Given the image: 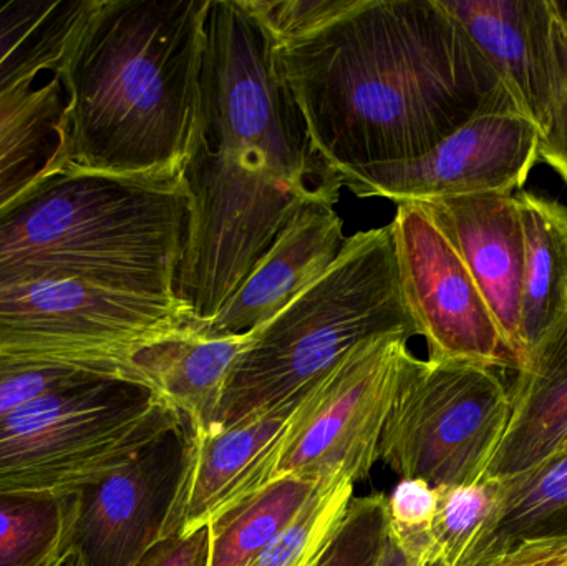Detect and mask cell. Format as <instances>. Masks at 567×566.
<instances>
[{"label":"cell","mask_w":567,"mask_h":566,"mask_svg":"<svg viewBox=\"0 0 567 566\" xmlns=\"http://www.w3.org/2000/svg\"><path fill=\"white\" fill-rule=\"evenodd\" d=\"M96 374H122L136 379L125 369L102 362L0 354V422L37 398Z\"/></svg>","instance_id":"obj_25"},{"label":"cell","mask_w":567,"mask_h":566,"mask_svg":"<svg viewBox=\"0 0 567 566\" xmlns=\"http://www.w3.org/2000/svg\"><path fill=\"white\" fill-rule=\"evenodd\" d=\"M212 0H93L53 75L66 166L182 183Z\"/></svg>","instance_id":"obj_3"},{"label":"cell","mask_w":567,"mask_h":566,"mask_svg":"<svg viewBox=\"0 0 567 566\" xmlns=\"http://www.w3.org/2000/svg\"><path fill=\"white\" fill-rule=\"evenodd\" d=\"M440 491L430 487L420 478H400L390 495H386L389 531L399 537H416L429 534L436 511Z\"/></svg>","instance_id":"obj_29"},{"label":"cell","mask_w":567,"mask_h":566,"mask_svg":"<svg viewBox=\"0 0 567 566\" xmlns=\"http://www.w3.org/2000/svg\"><path fill=\"white\" fill-rule=\"evenodd\" d=\"M410 338L389 335L357 346L300 402L284 442L278 477H369L415 356ZM276 477V478H278Z\"/></svg>","instance_id":"obj_9"},{"label":"cell","mask_w":567,"mask_h":566,"mask_svg":"<svg viewBox=\"0 0 567 566\" xmlns=\"http://www.w3.org/2000/svg\"><path fill=\"white\" fill-rule=\"evenodd\" d=\"M512 418L483 481H506L567 447V316L529 352L509 389Z\"/></svg>","instance_id":"obj_17"},{"label":"cell","mask_w":567,"mask_h":566,"mask_svg":"<svg viewBox=\"0 0 567 566\" xmlns=\"http://www.w3.org/2000/svg\"><path fill=\"white\" fill-rule=\"evenodd\" d=\"M193 321L178 299L73 279L0 286V354L102 362L138 379L133 358Z\"/></svg>","instance_id":"obj_8"},{"label":"cell","mask_w":567,"mask_h":566,"mask_svg":"<svg viewBox=\"0 0 567 566\" xmlns=\"http://www.w3.org/2000/svg\"><path fill=\"white\" fill-rule=\"evenodd\" d=\"M420 336L400 285L392 226L346 239L329 271L271 321L236 359L213 429L303 398L357 346Z\"/></svg>","instance_id":"obj_5"},{"label":"cell","mask_w":567,"mask_h":566,"mask_svg":"<svg viewBox=\"0 0 567 566\" xmlns=\"http://www.w3.org/2000/svg\"><path fill=\"white\" fill-rule=\"evenodd\" d=\"M183 415L145 382L96 374L0 422V495H65L102 481Z\"/></svg>","instance_id":"obj_6"},{"label":"cell","mask_w":567,"mask_h":566,"mask_svg":"<svg viewBox=\"0 0 567 566\" xmlns=\"http://www.w3.org/2000/svg\"><path fill=\"white\" fill-rule=\"evenodd\" d=\"M195 322V321H193ZM192 325L159 339L133 358L140 381L155 389L188 421L193 431H212L229 372L252 331L212 336Z\"/></svg>","instance_id":"obj_18"},{"label":"cell","mask_w":567,"mask_h":566,"mask_svg":"<svg viewBox=\"0 0 567 566\" xmlns=\"http://www.w3.org/2000/svg\"><path fill=\"white\" fill-rule=\"evenodd\" d=\"M355 482L346 472L327 475L289 527L246 566H317L339 534Z\"/></svg>","instance_id":"obj_24"},{"label":"cell","mask_w":567,"mask_h":566,"mask_svg":"<svg viewBox=\"0 0 567 566\" xmlns=\"http://www.w3.org/2000/svg\"><path fill=\"white\" fill-rule=\"evenodd\" d=\"M183 185L176 299L196 326L216 318L299 209L339 203L342 182L313 150L275 39L241 0L209 6Z\"/></svg>","instance_id":"obj_1"},{"label":"cell","mask_w":567,"mask_h":566,"mask_svg":"<svg viewBox=\"0 0 567 566\" xmlns=\"http://www.w3.org/2000/svg\"><path fill=\"white\" fill-rule=\"evenodd\" d=\"M93 0L0 2V99L40 73L59 70Z\"/></svg>","instance_id":"obj_21"},{"label":"cell","mask_w":567,"mask_h":566,"mask_svg":"<svg viewBox=\"0 0 567 566\" xmlns=\"http://www.w3.org/2000/svg\"><path fill=\"white\" fill-rule=\"evenodd\" d=\"M75 495H0V566H56L69 554Z\"/></svg>","instance_id":"obj_23"},{"label":"cell","mask_w":567,"mask_h":566,"mask_svg":"<svg viewBox=\"0 0 567 566\" xmlns=\"http://www.w3.org/2000/svg\"><path fill=\"white\" fill-rule=\"evenodd\" d=\"M509 418V389L495 369L416 358L386 421L380 461L440 492L480 484Z\"/></svg>","instance_id":"obj_7"},{"label":"cell","mask_w":567,"mask_h":566,"mask_svg":"<svg viewBox=\"0 0 567 566\" xmlns=\"http://www.w3.org/2000/svg\"><path fill=\"white\" fill-rule=\"evenodd\" d=\"M478 566H567V542H533Z\"/></svg>","instance_id":"obj_32"},{"label":"cell","mask_w":567,"mask_h":566,"mask_svg":"<svg viewBox=\"0 0 567 566\" xmlns=\"http://www.w3.org/2000/svg\"><path fill=\"white\" fill-rule=\"evenodd\" d=\"M56 566H80L79 560H76L75 555L69 550V554L60 560V564Z\"/></svg>","instance_id":"obj_34"},{"label":"cell","mask_w":567,"mask_h":566,"mask_svg":"<svg viewBox=\"0 0 567 566\" xmlns=\"http://www.w3.org/2000/svg\"><path fill=\"white\" fill-rule=\"evenodd\" d=\"M542 132L513 106L485 110L412 162L343 168V186L359 198L419 203L443 196L522 188L539 162Z\"/></svg>","instance_id":"obj_11"},{"label":"cell","mask_w":567,"mask_h":566,"mask_svg":"<svg viewBox=\"0 0 567 566\" xmlns=\"http://www.w3.org/2000/svg\"><path fill=\"white\" fill-rule=\"evenodd\" d=\"M212 531L198 528L185 537H166L153 545L135 566H209Z\"/></svg>","instance_id":"obj_31"},{"label":"cell","mask_w":567,"mask_h":566,"mask_svg":"<svg viewBox=\"0 0 567 566\" xmlns=\"http://www.w3.org/2000/svg\"><path fill=\"white\" fill-rule=\"evenodd\" d=\"M556 9L559 73L549 112V126L539 145V162L556 169L567 183V3L556 2Z\"/></svg>","instance_id":"obj_30"},{"label":"cell","mask_w":567,"mask_h":566,"mask_svg":"<svg viewBox=\"0 0 567 566\" xmlns=\"http://www.w3.org/2000/svg\"><path fill=\"white\" fill-rule=\"evenodd\" d=\"M495 505V484L480 482L440 492L430 537L446 566H458Z\"/></svg>","instance_id":"obj_26"},{"label":"cell","mask_w":567,"mask_h":566,"mask_svg":"<svg viewBox=\"0 0 567 566\" xmlns=\"http://www.w3.org/2000/svg\"><path fill=\"white\" fill-rule=\"evenodd\" d=\"M493 484L495 505L458 566L486 564L523 544L567 542V447Z\"/></svg>","instance_id":"obj_19"},{"label":"cell","mask_w":567,"mask_h":566,"mask_svg":"<svg viewBox=\"0 0 567 566\" xmlns=\"http://www.w3.org/2000/svg\"><path fill=\"white\" fill-rule=\"evenodd\" d=\"M182 183L65 168L0 209V286L73 279L176 299Z\"/></svg>","instance_id":"obj_4"},{"label":"cell","mask_w":567,"mask_h":566,"mask_svg":"<svg viewBox=\"0 0 567 566\" xmlns=\"http://www.w3.org/2000/svg\"><path fill=\"white\" fill-rule=\"evenodd\" d=\"M525 239L519 341L522 368L529 352L567 316V206L556 199L516 195Z\"/></svg>","instance_id":"obj_20"},{"label":"cell","mask_w":567,"mask_h":566,"mask_svg":"<svg viewBox=\"0 0 567 566\" xmlns=\"http://www.w3.org/2000/svg\"><path fill=\"white\" fill-rule=\"evenodd\" d=\"M276 45L302 39L355 7L357 0H241Z\"/></svg>","instance_id":"obj_27"},{"label":"cell","mask_w":567,"mask_h":566,"mask_svg":"<svg viewBox=\"0 0 567 566\" xmlns=\"http://www.w3.org/2000/svg\"><path fill=\"white\" fill-rule=\"evenodd\" d=\"M346 239L336 206H303L284 226L216 318L208 325L193 326L212 336L246 335L261 328L329 271Z\"/></svg>","instance_id":"obj_16"},{"label":"cell","mask_w":567,"mask_h":566,"mask_svg":"<svg viewBox=\"0 0 567 566\" xmlns=\"http://www.w3.org/2000/svg\"><path fill=\"white\" fill-rule=\"evenodd\" d=\"M419 205L465 263L522 369L519 312L525 239L516 195L473 193L426 199Z\"/></svg>","instance_id":"obj_15"},{"label":"cell","mask_w":567,"mask_h":566,"mask_svg":"<svg viewBox=\"0 0 567 566\" xmlns=\"http://www.w3.org/2000/svg\"><path fill=\"white\" fill-rule=\"evenodd\" d=\"M188 444L189 424L183 418L182 425L75 494L69 550L80 566H135L165 538Z\"/></svg>","instance_id":"obj_12"},{"label":"cell","mask_w":567,"mask_h":566,"mask_svg":"<svg viewBox=\"0 0 567 566\" xmlns=\"http://www.w3.org/2000/svg\"><path fill=\"white\" fill-rule=\"evenodd\" d=\"M65 100L55 75L45 83L25 82L0 99V153L12 146L43 113Z\"/></svg>","instance_id":"obj_28"},{"label":"cell","mask_w":567,"mask_h":566,"mask_svg":"<svg viewBox=\"0 0 567 566\" xmlns=\"http://www.w3.org/2000/svg\"><path fill=\"white\" fill-rule=\"evenodd\" d=\"M400 285L429 344L430 361L492 369L519 364L465 263L419 203L396 205L390 223Z\"/></svg>","instance_id":"obj_10"},{"label":"cell","mask_w":567,"mask_h":566,"mask_svg":"<svg viewBox=\"0 0 567 566\" xmlns=\"http://www.w3.org/2000/svg\"><path fill=\"white\" fill-rule=\"evenodd\" d=\"M373 566H445V565H430L419 558L412 557L406 554L405 548L400 545V542L393 537L386 527L385 541H383L382 550H380L379 558H377Z\"/></svg>","instance_id":"obj_33"},{"label":"cell","mask_w":567,"mask_h":566,"mask_svg":"<svg viewBox=\"0 0 567 566\" xmlns=\"http://www.w3.org/2000/svg\"><path fill=\"white\" fill-rule=\"evenodd\" d=\"M276 53L313 150L336 172L412 162L478 113L516 109L439 0H357Z\"/></svg>","instance_id":"obj_2"},{"label":"cell","mask_w":567,"mask_h":566,"mask_svg":"<svg viewBox=\"0 0 567 566\" xmlns=\"http://www.w3.org/2000/svg\"><path fill=\"white\" fill-rule=\"evenodd\" d=\"M303 398L229 428L206 432L189 428L188 457L165 538L209 527L276 481L284 442Z\"/></svg>","instance_id":"obj_13"},{"label":"cell","mask_w":567,"mask_h":566,"mask_svg":"<svg viewBox=\"0 0 567 566\" xmlns=\"http://www.w3.org/2000/svg\"><path fill=\"white\" fill-rule=\"evenodd\" d=\"M488 60L516 109L542 138L558 83L555 0H439Z\"/></svg>","instance_id":"obj_14"},{"label":"cell","mask_w":567,"mask_h":566,"mask_svg":"<svg viewBox=\"0 0 567 566\" xmlns=\"http://www.w3.org/2000/svg\"><path fill=\"white\" fill-rule=\"evenodd\" d=\"M323 478L281 475L209 525V566H246L289 527Z\"/></svg>","instance_id":"obj_22"}]
</instances>
